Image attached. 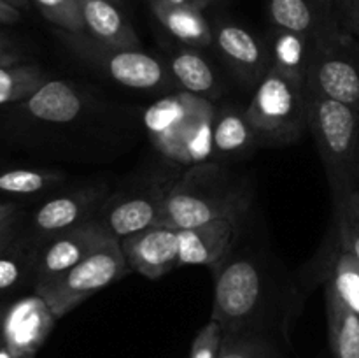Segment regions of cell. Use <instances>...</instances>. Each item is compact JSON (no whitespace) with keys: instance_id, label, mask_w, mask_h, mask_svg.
Segmentation results:
<instances>
[{"instance_id":"6da1fadb","label":"cell","mask_w":359,"mask_h":358,"mask_svg":"<svg viewBox=\"0 0 359 358\" xmlns=\"http://www.w3.org/2000/svg\"><path fill=\"white\" fill-rule=\"evenodd\" d=\"M216 109L207 97L177 91L153 102L144 112V126L163 157L182 165L205 164L214 150Z\"/></svg>"},{"instance_id":"7a4b0ae2","label":"cell","mask_w":359,"mask_h":358,"mask_svg":"<svg viewBox=\"0 0 359 358\" xmlns=\"http://www.w3.org/2000/svg\"><path fill=\"white\" fill-rule=\"evenodd\" d=\"M248 206V197L228 181L223 168L212 164L193 165L165 193L158 225L184 230L217 218L242 216Z\"/></svg>"},{"instance_id":"3957f363","label":"cell","mask_w":359,"mask_h":358,"mask_svg":"<svg viewBox=\"0 0 359 358\" xmlns=\"http://www.w3.org/2000/svg\"><path fill=\"white\" fill-rule=\"evenodd\" d=\"M132 272L123 256L119 239H109L102 248L91 253L65 272L35 283V293L41 295L56 318H63L83 304L91 295L111 286Z\"/></svg>"},{"instance_id":"277c9868","label":"cell","mask_w":359,"mask_h":358,"mask_svg":"<svg viewBox=\"0 0 359 358\" xmlns=\"http://www.w3.org/2000/svg\"><path fill=\"white\" fill-rule=\"evenodd\" d=\"M307 126L314 137L328 179L356 175L358 109L307 90Z\"/></svg>"},{"instance_id":"5b68a950","label":"cell","mask_w":359,"mask_h":358,"mask_svg":"<svg viewBox=\"0 0 359 358\" xmlns=\"http://www.w3.org/2000/svg\"><path fill=\"white\" fill-rule=\"evenodd\" d=\"M305 88L359 111V46L340 20L316 35V51Z\"/></svg>"},{"instance_id":"8992f818","label":"cell","mask_w":359,"mask_h":358,"mask_svg":"<svg viewBox=\"0 0 359 358\" xmlns=\"http://www.w3.org/2000/svg\"><path fill=\"white\" fill-rule=\"evenodd\" d=\"M256 133L293 140L307 125V88L304 83L269 69L245 109Z\"/></svg>"},{"instance_id":"52a82bcc","label":"cell","mask_w":359,"mask_h":358,"mask_svg":"<svg viewBox=\"0 0 359 358\" xmlns=\"http://www.w3.org/2000/svg\"><path fill=\"white\" fill-rule=\"evenodd\" d=\"M63 41L95 69L102 70L114 83L133 90H158L167 86L172 79L168 65L161 63L156 56L142 49L112 48L93 37L83 34H70L60 30Z\"/></svg>"},{"instance_id":"ba28073f","label":"cell","mask_w":359,"mask_h":358,"mask_svg":"<svg viewBox=\"0 0 359 358\" xmlns=\"http://www.w3.org/2000/svg\"><path fill=\"white\" fill-rule=\"evenodd\" d=\"M262 298V276L249 260H233L216 277L212 319L224 333L241 332Z\"/></svg>"},{"instance_id":"9c48e42d","label":"cell","mask_w":359,"mask_h":358,"mask_svg":"<svg viewBox=\"0 0 359 358\" xmlns=\"http://www.w3.org/2000/svg\"><path fill=\"white\" fill-rule=\"evenodd\" d=\"M55 312L41 295H27L6 307L2 340L16 358H34L55 329Z\"/></svg>"},{"instance_id":"30bf717a","label":"cell","mask_w":359,"mask_h":358,"mask_svg":"<svg viewBox=\"0 0 359 358\" xmlns=\"http://www.w3.org/2000/svg\"><path fill=\"white\" fill-rule=\"evenodd\" d=\"M109 239L114 237L107 234L98 220H88L63 234L48 239L35 256V283L65 272L102 248Z\"/></svg>"},{"instance_id":"8fae6325","label":"cell","mask_w":359,"mask_h":358,"mask_svg":"<svg viewBox=\"0 0 359 358\" xmlns=\"http://www.w3.org/2000/svg\"><path fill=\"white\" fill-rule=\"evenodd\" d=\"M123 256L132 269L147 279H161L179 265V230L154 227L119 239Z\"/></svg>"},{"instance_id":"7c38bea8","label":"cell","mask_w":359,"mask_h":358,"mask_svg":"<svg viewBox=\"0 0 359 358\" xmlns=\"http://www.w3.org/2000/svg\"><path fill=\"white\" fill-rule=\"evenodd\" d=\"M242 216H224L179 230V265H214L237 237Z\"/></svg>"},{"instance_id":"4fadbf2b","label":"cell","mask_w":359,"mask_h":358,"mask_svg":"<svg viewBox=\"0 0 359 358\" xmlns=\"http://www.w3.org/2000/svg\"><path fill=\"white\" fill-rule=\"evenodd\" d=\"M165 193L167 192L153 190V192L140 193V195L126 197L107 207L104 214L98 218V221L114 239L128 237L137 232L154 227L160 220Z\"/></svg>"},{"instance_id":"5bb4252c","label":"cell","mask_w":359,"mask_h":358,"mask_svg":"<svg viewBox=\"0 0 359 358\" xmlns=\"http://www.w3.org/2000/svg\"><path fill=\"white\" fill-rule=\"evenodd\" d=\"M84 32L112 48L140 49L139 35L112 0H79Z\"/></svg>"},{"instance_id":"9a60e30c","label":"cell","mask_w":359,"mask_h":358,"mask_svg":"<svg viewBox=\"0 0 359 358\" xmlns=\"http://www.w3.org/2000/svg\"><path fill=\"white\" fill-rule=\"evenodd\" d=\"M214 42L221 55L231 63L235 70L245 79L256 81L265 77L266 70V49L262 42L238 25L224 23L214 30Z\"/></svg>"},{"instance_id":"2e32d148","label":"cell","mask_w":359,"mask_h":358,"mask_svg":"<svg viewBox=\"0 0 359 358\" xmlns=\"http://www.w3.org/2000/svg\"><path fill=\"white\" fill-rule=\"evenodd\" d=\"M98 197H100L98 190H84L72 195H62L48 200L35 211V230L44 239H51L91 220L90 213Z\"/></svg>"},{"instance_id":"e0dca14e","label":"cell","mask_w":359,"mask_h":358,"mask_svg":"<svg viewBox=\"0 0 359 358\" xmlns=\"http://www.w3.org/2000/svg\"><path fill=\"white\" fill-rule=\"evenodd\" d=\"M83 109V98L76 88L60 79H48L25 100V111L28 114L48 123H70L79 118Z\"/></svg>"},{"instance_id":"ac0fdd59","label":"cell","mask_w":359,"mask_h":358,"mask_svg":"<svg viewBox=\"0 0 359 358\" xmlns=\"http://www.w3.org/2000/svg\"><path fill=\"white\" fill-rule=\"evenodd\" d=\"M333 199L337 235L344 251L359 262V186L356 175L328 179Z\"/></svg>"},{"instance_id":"d6986e66","label":"cell","mask_w":359,"mask_h":358,"mask_svg":"<svg viewBox=\"0 0 359 358\" xmlns=\"http://www.w3.org/2000/svg\"><path fill=\"white\" fill-rule=\"evenodd\" d=\"M151 11L161 27L177 41L193 48H203L214 42V30L202 11L174 6L165 0H151Z\"/></svg>"},{"instance_id":"ffe728a7","label":"cell","mask_w":359,"mask_h":358,"mask_svg":"<svg viewBox=\"0 0 359 358\" xmlns=\"http://www.w3.org/2000/svg\"><path fill=\"white\" fill-rule=\"evenodd\" d=\"M316 35L277 28L272 41L270 69L279 70L280 74L298 81V83H307L309 69H311L316 51Z\"/></svg>"},{"instance_id":"44dd1931","label":"cell","mask_w":359,"mask_h":358,"mask_svg":"<svg viewBox=\"0 0 359 358\" xmlns=\"http://www.w3.org/2000/svg\"><path fill=\"white\" fill-rule=\"evenodd\" d=\"M326 318L333 358H359V316L351 311L326 281Z\"/></svg>"},{"instance_id":"7402d4cb","label":"cell","mask_w":359,"mask_h":358,"mask_svg":"<svg viewBox=\"0 0 359 358\" xmlns=\"http://www.w3.org/2000/svg\"><path fill=\"white\" fill-rule=\"evenodd\" d=\"M269 14L276 28L307 35L319 34L337 21L330 6L318 9L311 0H269Z\"/></svg>"},{"instance_id":"603a6c76","label":"cell","mask_w":359,"mask_h":358,"mask_svg":"<svg viewBox=\"0 0 359 358\" xmlns=\"http://www.w3.org/2000/svg\"><path fill=\"white\" fill-rule=\"evenodd\" d=\"M168 70L172 77L184 88L189 93L205 95L212 93L216 88V74L212 67L205 62L202 55L191 51V49H182L177 51L168 62Z\"/></svg>"},{"instance_id":"cb8c5ba5","label":"cell","mask_w":359,"mask_h":358,"mask_svg":"<svg viewBox=\"0 0 359 358\" xmlns=\"http://www.w3.org/2000/svg\"><path fill=\"white\" fill-rule=\"evenodd\" d=\"M48 81L41 67L34 63L0 65V105L25 102Z\"/></svg>"},{"instance_id":"d4e9b609","label":"cell","mask_w":359,"mask_h":358,"mask_svg":"<svg viewBox=\"0 0 359 358\" xmlns=\"http://www.w3.org/2000/svg\"><path fill=\"white\" fill-rule=\"evenodd\" d=\"M256 132L245 112L224 111L214 121V150L219 153H241L255 140Z\"/></svg>"},{"instance_id":"484cf974","label":"cell","mask_w":359,"mask_h":358,"mask_svg":"<svg viewBox=\"0 0 359 358\" xmlns=\"http://www.w3.org/2000/svg\"><path fill=\"white\" fill-rule=\"evenodd\" d=\"M328 283L332 284L340 300L359 316V262L342 248H339L333 260Z\"/></svg>"},{"instance_id":"4316f807","label":"cell","mask_w":359,"mask_h":358,"mask_svg":"<svg viewBox=\"0 0 359 358\" xmlns=\"http://www.w3.org/2000/svg\"><path fill=\"white\" fill-rule=\"evenodd\" d=\"M63 181L60 172L34 171V168H13L0 174V192L14 195H32Z\"/></svg>"},{"instance_id":"83f0119b","label":"cell","mask_w":359,"mask_h":358,"mask_svg":"<svg viewBox=\"0 0 359 358\" xmlns=\"http://www.w3.org/2000/svg\"><path fill=\"white\" fill-rule=\"evenodd\" d=\"M34 2L42 16L60 30L70 32V34L84 32L79 0H34Z\"/></svg>"},{"instance_id":"f1b7e54d","label":"cell","mask_w":359,"mask_h":358,"mask_svg":"<svg viewBox=\"0 0 359 358\" xmlns=\"http://www.w3.org/2000/svg\"><path fill=\"white\" fill-rule=\"evenodd\" d=\"M30 265H35V260L28 258L23 249L13 248L11 242L4 251H0V291L16 286Z\"/></svg>"},{"instance_id":"f546056e","label":"cell","mask_w":359,"mask_h":358,"mask_svg":"<svg viewBox=\"0 0 359 358\" xmlns=\"http://www.w3.org/2000/svg\"><path fill=\"white\" fill-rule=\"evenodd\" d=\"M224 332L214 319H210L193 339L189 358H219Z\"/></svg>"},{"instance_id":"4dcf8cb0","label":"cell","mask_w":359,"mask_h":358,"mask_svg":"<svg viewBox=\"0 0 359 358\" xmlns=\"http://www.w3.org/2000/svg\"><path fill=\"white\" fill-rule=\"evenodd\" d=\"M219 358H262V354L251 340H245L241 332H235L224 333Z\"/></svg>"},{"instance_id":"1f68e13d","label":"cell","mask_w":359,"mask_h":358,"mask_svg":"<svg viewBox=\"0 0 359 358\" xmlns=\"http://www.w3.org/2000/svg\"><path fill=\"white\" fill-rule=\"evenodd\" d=\"M342 25L359 41V0H335Z\"/></svg>"},{"instance_id":"d6a6232c","label":"cell","mask_w":359,"mask_h":358,"mask_svg":"<svg viewBox=\"0 0 359 358\" xmlns=\"http://www.w3.org/2000/svg\"><path fill=\"white\" fill-rule=\"evenodd\" d=\"M21 18V13L18 7L0 0V25H14Z\"/></svg>"},{"instance_id":"836d02e7","label":"cell","mask_w":359,"mask_h":358,"mask_svg":"<svg viewBox=\"0 0 359 358\" xmlns=\"http://www.w3.org/2000/svg\"><path fill=\"white\" fill-rule=\"evenodd\" d=\"M20 62V55L7 44V41H4V37L0 35V65H9V63H18Z\"/></svg>"},{"instance_id":"e575fe53","label":"cell","mask_w":359,"mask_h":358,"mask_svg":"<svg viewBox=\"0 0 359 358\" xmlns=\"http://www.w3.org/2000/svg\"><path fill=\"white\" fill-rule=\"evenodd\" d=\"M18 213V206L13 202H2L0 204V228L4 225H7L9 221H13L16 218Z\"/></svg>"},{"instance_id":"d590c367","label":"cell","mask_w":359,"mask_h":358,"mask_svg":"<svg viewBox=\"0 0 359 358\" xmlns=\"http://www.w3.org/2000/svg\"><path fill=\"white\" fill-rule=\"evenodd\" d=\"M14 227H16V218H14L13 221H9V223L4 225V227L0 228V251H4V249H6L7 246L13 242Z\"/></svg>"},{"instance_id":"8d00e7d4","label":"cell","mask_w":359,"mask_h":358,"mask_svg":"<svg viewBox=\"0 0 359 358\" xmlns=\"http://www.w3.org/2000/svg\"><path fill=\"white\" fill-rule=\"evenodd\" d=\"M168 4H174V6H184V7H193V9L203 11L207 6H210L212 0H165Z\"/></svg>"},{"instance_id":"74e56055","label":"cell","mask_w":359,"mask_h":358,"mask_svg":"<svg viewBox=\"0 0 359 358\" xmlns=\"http://www.w3.org/2000/svg\"><path fill=\"white\" fill-rule=\"evenodd\" d=\"M4 2L11 4V6L18 7V9H23V7L28 6V2H30V0H4Z\"/></svg>"},{"instance_id":"f35d334b","label":"cell","mask_w":359,"mask_h":358,"mask_svg":"<svg viewBox=\"0 0 359 358\" xmlns=\"http://www.w3.org/2000/svg\"><path fill=\"white\" fill-rule=\"evenodd\" d=\"M0 358H16V357H14V354L7 350L6 344L2 343V346H0Z\"/></svg>"},{"instance_id":"ab89813d","label":"cell","mask_w":359,"mask_h":358,"mask_svg":"<svg viewBox=\"0 0 359 358\" xmlns=\"http://www.w3.org/2000/svg\"><path fill=\"white\" fill-rule=\"evenodd\" d=\"M4 314H6V309L0 307V346H2V323H4Z\"/></svg>"},{"instance_id":"60d3db41","label":"cell","mask_w":359,"mask_h":358,"mask_svg":"<svg viewBox=\"0 0 359 358\" xmlns=\"http://www.w3.org/2000/svg\"><path fill=\"white\" fill-rule=\"evenodd\" d=\"M356 179H358V186H359V147H358V157H356Z\"/></svg>"},{"instance_id":"b9f144b4","label":"cell","mask_w":359,"mask_h":358,"mask_svg":"<svg viewBox=\"0 0 359 358\" xmlns=\"http://www.w3.org/2000/svg\"><path fill=\"white\" fill-rule=\"evenodd\" d=\"M112 2H116V4H118V2H121V0H112Z\"/></svg>"}]
</instances>
